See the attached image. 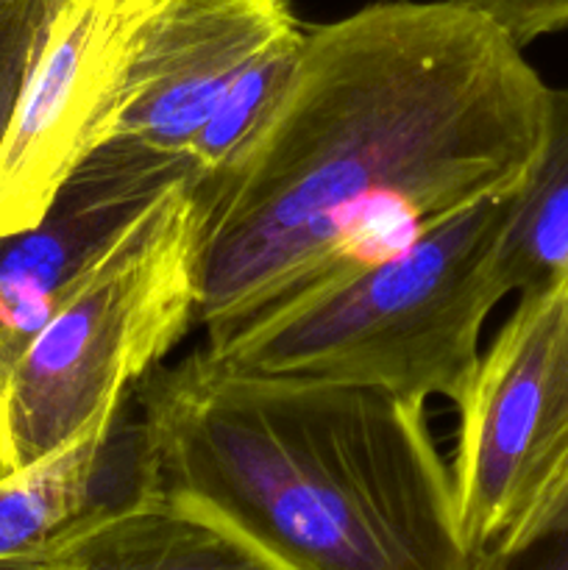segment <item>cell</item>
I'll return each instance as SVG.
<instances>
[{
    "instance_id": "6da1fadb",
    "label": "cell",
    "mask_w": 568,
    "mask_h": 570,
    "mask_svg": "<svg viewBox=\"0 0 568 570\" xmlns=\"http://www.w3.org/2000/svg\"><path fill=\"white\" fill-rule=\"evenodd\" d=\"M549 92L466 0H388L304 31L265 134L195 176L206 345L521 187Z\"/></svg>"
},
{
    "instance_id": "7a4b0ae2",
    "label": "cell",
    "mask_w": 568,
    "mask_h": 570,
    "mask_svg": "<svg viewBox=\"0 0 568 570\" xmlns=\"http://www.w3.org/2000/svg\"><path fill=\"white\" fill-rule=\"evenodd\" d=\"M139 429L154 493L282 570H477L421 404L200 351L150 382Z\"/></svg>"
},
{
    "instance_id": "3957f363",
    "label": "cell",
    "mask_w": 568,
    "mask_h": 570,
    "mask_svg": "<svg viewBox=\"0 0 568 570\" xmlns=\"http://www.w3.org/2000/svg\"><path fill=\"white\" fill-rule=\"evenodd\" d=\"M512 193L457 212L204 351L237 371L376 387L421 406L440 395L460 406L484 321L507 295L496 250Z\"/></svg>"
},
{
    "instance_id": "277c9868",
    "label": "cell",
    "mask_w": 568,
    "mask_h": 570,
    "mask_svg": "<svg viewBox=\"0 0 568 570\" xmlns=\"http://www.w3.org/2000/svg\"><path fill=\"white\" fill-rule=\"evenodd\" d=\"M193 321L198 195L187 176L117 234L22 351L0 395V476L120 415Z\"/></svg>"
},
{
    "instance_id": "5b68a950",
    "label": "cell",
    "mask_w": 568,
    "mask_h": 570,
    "mask_svg": "<svg viewBox=\"0 0 568 570\" xmlns=\"http://www.w3.org/2000/svg\"><path fill=\"white\" fill-rule=\"evenodd\" d=\"M457 518L477 560L568 518V287L521 295L457 406Z\"/></svg>"
},
{
    "instance_id": "8992f818",
    "label": "cell",
    "mask_w": 568,
    "mask_h": 570,
    "mask_svg": "<svg viewBox=\"0 0 568 570\" xmlns=\"http://www.w3.org/2000/svg\"><path fill=\"white\" fill-rule=\"evenodd\" d=\"M145 3H53L0 142V234L37 226L67 178L115 137Z\"/></svg>"
},
{
    "instance_id": "52a82bcc",
    "label": "cell",
    "mask_w": 568,
    "mask_h": 570,
    "mask_svg": "<svg viewBox=\"0 0 568 570\" xmlns=\"http://www.w3.org/2000/svg\"><path fill=\"white\" fill-rule=\"evenodd\" d=\"M187 176H198L187 156L109 139L67 178L37 226L0 234V395L22 351L87 267Z\"/></svg>"
},
{
    "instance_id": "ba28073f",
    "label": "cell",
    "mask_w": 568,
    "mask_h": 570,
    "mask_svg": "<svg viewBox=\"0 0 568 570\" xmlns=\"http://www.w3.org/2000/svg\"><path fill=\"white\" fill-rule=\"evenodd\" d=\"M298 28L287 0H148L111 139L187 156L228 83Z\"/></svg>"
},
{
    "instance_id": "9c48e42d",
    "label": "cell",
    "mask_w": 568,
    "mask_h": 570,
    "mask_svg": "<svg viewBox=\"0 0 568 570\" xmlns=\"http://www.w3.org/2000/svg\"><path fill=\"white\" fill-rule=\"evenodd\" d=\"M143 429L120 415L0 476V562L42 566L95 523L150 495Z\"/></svg>"
},
{
    "instance_id": "30bf717a",
    "label": "cell",
    "mask_w": 568,
    "mask_h": 570,
    "mask_svg": "<svg viewBox=\"0 0 568 570\" xmlns=\"http://www.w3.org/2000/svg\"><path fill=\"white\" fill-rule=\"evenodd\" d=\"M45 570H282L215 518L150 493L42 562Z\"/></svg>"
},
{
    "instance_id": "8fae6325",
    "label": "cell",
    "mask_w": 568,
    "mask_h": 570,
    "mask_svg": "<svg viewBox=\"0 0 568 570\" xmlns=\"http://www.w3.org/2000/svg\"><path fill=\"white\" fill-rule=\"evenodd\" d=\"M507 295H532L568 276V87L549 92L546 137L510 212L496 250Z\"/></svg>"
},
{
    "instance_id": "7c38bea8",
    "label": "cell",
    "mask_w": 568,
    "mask_h": 570,
    "mask_svg": "<svg viewBox=\"0 0 568 570\" xmlns=\"http://www.w3.org/2000/svg\"><path fill=\"white\" fill-rule=\"evenodd\" d=\"M304 28L262 50L221 95L187 148L198 176H217L237 165L265 134L293 83Z\"/></svg>"
},
{
    "instance_id": "4fadbf2b",
    "label": "cell",
    "mask_w": 568,
    "mask_h": 570,
    "mask_svg": "<svg viewBox=\"0 0 568 570\" xmlns=\"http://www.w3.org/2000/svg\"><path fill=\"white\" fill-rule=\"evenodd\" d=\"M56 0H0V142Z\"/></svg>"
},
{
    "instance_id": "5bb4252c",
    "label": "cell",
    "mask_w": 568,
    "mask_h": 570,
    "mask_svg": "<svg viewBox=\"0 0 568 570\" xmlns=\"http://www.w3.org/2000/svg\"><path fill=\"white\" fill-rule=\"evenodd\" d=\"M488 14L516 45L568 28V0H466Z\"/></svg>"
},
{
    "instance_id": "9a60e30c",
    "label": "cell",
    "mask_w": 568,
    "mask_h": 570,
    "mask_svg": "<svg viewBox=\"0 0 568 570\" xmlns=\"http://www.w3.org/2000/svg\"><path fill=\"white\" fill-rule=\"evenodd\" d=\"M477 570H568V518L516 554L477 560Z\"/></svg>"
},
{
    "instance_id": "2e32d148",
    "label": "cell",
    "mask_w": 568,
    "mask_h": 570,
    "mask_svg": "<svg viewBox=\"0 0 568 570\" xmlns=\"http://www.w3.org/2000/svg\"><path fill=\"white\" fill-rule=\"evenodd\" d=\"M0 570H45V568L22 566V562H0Z\"/></svg>"
},
{
    "instance_id": "e0dca14e",
    "label": "cell",
    "mask_w": 568,
    "mask_h": 570,
    "mask_svg": "<svg viewBox=\"0 0 568 570\" xmlns=\"http://www.w3.org/2000/svg\"><path fill=\"white\" fill-rule=\"evenodd\" d=\"M562 284H566V287H568V276H566V282H562Z\"/></svg>"
}]
</instances>
